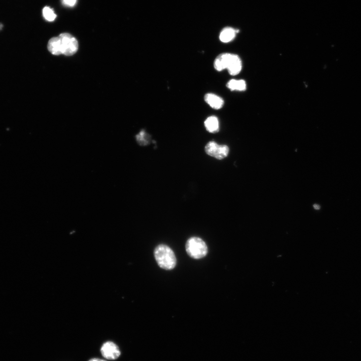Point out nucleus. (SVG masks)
<instances>
[{"label":"nucleus","mask_w":361,"mask_h":361,"mask_svg":"<svg viewBox=\"0 0 361 361\" xmlns=\"http://www.w3.org/2000/svg\"><path fill=\"white\" fill-rule=\"evenodd\" d=\"M137 140L140 145H146L148 143V136L146 134L144 131H141L139 135L137 136Z\"/></svg>","instance_id":"ddd939ff"},{"label":"nucleus","mask_w":361,"mask_h":361,"mask_svg":"<svg viewBox=\"0 0 361 361\" xmlns=\"http://www.w3.org/2000/svg\"><path fill=\"white\" fill-rule=\"evenodd\" d=\"M205 149L209 155L218 160H222L226 158L229 151L227 145L218 144L215 141L210 142L205 146Z\"/></svg>","instance_id":"39448f33"},{"label":"nucleus","mask_w":361,"mask_h":361,"mask_svg":"<svg viewBox=\"0 0 361 361\" xmlns=\"http://www.w3.org/2000/svg\"><path fill=\"white\" fill-rule=\"evenodd\" d=\"M186 250L188 254L193 259L199 260L207 255L208 247L201 238L192 237L186 242Z\"/></svg>","instance_id":"f03ea898"},{"label":"nucleus","mask_w":361,"mask_h":361,"mask_svg":"<svg viewBox=\"0 0 361 361\" xmlns=\"http://www.w3.org/2000/svg\"><path fill=\"white\" fill-rule=\"evenodd\" d=\"M314 207L315 209L317 210H319L320 209V206L318 205H316V204L314 206Z\"/></svg>","instance_id":"dca6fc26"},{"label":"nucleus","mask_w":361,"mask_h":361,"mask_svg":"<svg viewBox=\"0 0 361 361\" xmlns=\"http://www.w3.org/2000/svg\"><path fill=\"white\" fill-rule=\"evenodd\" d=\"M48 49L54 56L62 55L61 41L59 37H55L50 39L48 43Z\"/></svg>","instance_id":"6e6552de"},{"label":"nucleus","mask_w":361,"mask_h":361,"mask_svg":"<svg viewBox=\"0 0 361 361\" xmlns=\"http://www.w3.org/2000/svg\"><path fill=\"white\" fill-rule=\"evenodd\" d=\"M43 15L45 20L49 22L54 21L57 18V15L54 10L49 7L43 8Z\"/></svg>","instance_id":"f8f14e48"},{"label":"nucleus","mask_w":361,"mask_h":361,"mask_svg":"<svg viewBox=\"0 0 361 361\" xmlns=\"http://www.w3.org/2000/svg\"><path fill=\"white\" fill-rule=\"evenodd\" d=\"M101 352L103 357L110 360H116L121 355V351L118 346L110 341L103 345Z\"/></svg>","instance_id":"423d86ee"},{"label":"nucleus","mask_w":361,"mask_h":361,"mask_svg":"<svg viewBox=\"0 0 361 361\" xmlns=\"http://www.w3.org/2000/svg\"><path fill=\"white\" fill-rule=\"evenodd\" d=\"M3 27V25L2 24H0V30H1L2 29Z\"/></svg>","instance_id":"f3484780"},{"label":"nucleus","mask_w":361,"mask_h":361,"mask_svg":"<svg viewBox=\"0 0 361 361\" xmlns=\"http://www.w3.org/2000/svg\"><path fill=\"white\" fill-rule=\"evenodd\" d=\"M236 33L237 31L232 28H224L220 34V40L223 43L230 42L234 39Z\"/></svg>","instance_id":"9b49d317"},{"label":"nucleus","mask_w":361,"mask_h":361,"mask_svg":"<svg viewBox=\"0 0 361 361\" xmlns=\"http://www.w3.org/2000/svg\"><path fill=\"white\" fill-rule=\"evenodd\" d=\"M218 56L224 70H227L231 75L235 76L240 72L242 68V62L237 55L224 53Z\"/></svg>","instance_id":"7ed1b4c3"},{"label":"nucleus","mask_w":361,"mask_h":361,"mask_svg":"<svg viewBox=\"0 0 361 361\" xmlns=\"http://www.w3.org/2000/svg\"><path fill=\"white\" fill-rule=\"evenodd\" d=\"M226 86L231 91H243L246 89V83L242 79H231L228 82Z\"/></svg>","instance_id":"9d476101"},{"label":"nucleus","mask_w":361,"mask_h":361,"mask_svg":"<svg viewBox=\"0 0 361 361\" xmlns=\"http://www.w3.org/2000/svg\"><path fill=\"white\" fill-rule=\"evenodd\" d=\"M205 127L209 132L216 133L219 130V122L216 116L208 117L204 122Z\"/></svg>","instance_id":"1a4fd4ad"},{"label":"nucleus","mask_w":361,"mask_h":361,"mask_svg":"<svg viewBox=\"0 0 361 361\" xmlns=\"http://www.w3.org/2000/svg\"><path fill=\"white\" fill-rule=\"evenodd\" d=\"M89 361H106L105 360H101L97 358H93L91 360H90Z\"/></svg>","instance_id":"2eb2a0df"},{"label":"nucleus","mask_w":361,"mask_h":361,"mask_svg":"<svg viewBox=\"0 0 361 361\" xmlns=\"http://www.w3.org/2000/svg\"><path fill=\"white\" fill-rule=\"evenodd\" d=\"M63 4L68 7H73L76 3V0H62Z\"/></svg>","instance_id":"4468645a"},{"label":"nucleus","mask_w":361,"mask_h":361,"mask_svg":"<svg viewBox=\"0 0 361 361\" xmlns=\"http://www.w3.org/2000/svg\"><path fill=\"white\" fill-rule=\"evenodd\" d=\"M204 100L213 109L219 110L224 105V99L213 93H208L204 96Z\"/></svg>","instance_id":"0eeeda50"},{"label":"nucleus","mask_w":361,"mask_h":361,"mask_svg":"<svg viewBox=\"0 0 361 361\" xmlns=\"http://www.w3.org/2000/svg\"><path fill=\"white\" fill-rule=\"evenodd\" d=\"M59 37L61 41L62 55L70 57L76 53L78 43L74 37L68 33H62Z\"/></svg>","instance_id":"20e7f679"},{"label":"nucleus","mask_w":361,"mask_h":361,"mask_svg":"<svg viewBox=\"0 0 361 361\" xmlns=\"http://www.w3.org/2000/svg\"><path fill=\"white\" fill-rule=\"evenodd\" d=\"M154 256L159 266L165 270L174 269L177 264L176 255L166 245L160 244L154 251Z\"/></svg>","instance_id":"f257e3e1"}]
</instances>
